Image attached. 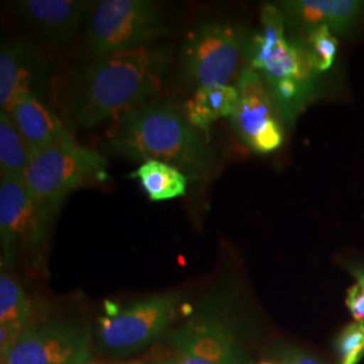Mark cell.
<instances>
[{"mask_svg":"<svg viewBox=\"0 0 364 364\" xmlns=\"http://www.w3.org/2000/svg\"><path fill=\"white\" fill-rule=\"evenodd\" d=\"M170 63L171 49L156 43L95 58L72 81L68 117L84 129L115 122L158 93Z\"/></svg>","mask_w":364,"mask_h":364,"instance_id":"cell-1","label":"cell"},{"mask_svg":"<svg viewBox=\"0 0 364 364\" xmlns=\"http://www.w3.org/2000/svg\"><path fill=\"white\" fill-rule=\"evenodd\" d=\"M105 147L131 161L169 164L197 181L210 178L215 169L208 139L168 100H149L117 119L107 131Z\"/></svg>","mask_w":364,"mask_h":364,"instance_id":"cell-2","label":"cell"},{"mask_svg":"<svg viewBox=\"0 0 364 364\" xmlns=\"http://www.w3.org/2000/svg\"><path fill=\"white\" fill-rule=\"evenodd\" d=\"M248 66L259 73L281 119L293 124L316 93V72L302 41L287 36V19L278 6L260 11V30L248 42Z\"/></svg>","mask_w":364,"mask_h":364,"instance_id":"cell-3","label":"cell"},{"mask_svg":"<svg viewBox=\"0 0 364 364\" xmlns=\"http://www.w3.org/2000/svg\"><path fill=\"white\" fill-rule=\"evenodd\" d=\"M107 169L103 154L77 144L69 132L33 154L25 182L43 224L52 230L66 197L80 188L105 182Z\"/></svg>","mask_w":364,"mask_h":364,"instance_id":"cell-4","label":"cell"},{"mask_svg":"<svg viewBox=\"0 0 364 364\" xmlns=\"http://www.w3.org/2000/svg\"><path fill=\"white\" fill-rule=\"evenodd\" d=\"M168 34L166 16L149 0H100L92 3L87 50L97 58L149 45Z\"/></svg>","mask_w":364,"mask_h":364,"instance_id":"cell-5","label":"cell"},{"mask_svg":"<svg viewBox=\"0 0 364 364\" xmlns=\"http://www.w3.org/2000/svg\"><path fill=\"white\" fill-rule=\"evenodd\" d=\"M243 31L232 22L207 19L188 31L181 48L186 81L196 88L230 85L245 52Z\"/></svg>","mask_w":364,"mask_h":364,"instance_id":"cell-6","label":"cell"},{"mask_svg":"<svg viewBox=\"0 0 364 364\" xmlns=\"http://www.w3.org/2000/svg\"><path fill=\"white\" fill-rule=\"evenodd\" d=\"M235 87L239 99L230 123L239 141L258 154L279 149L285 134L279 122L281 115L264 80L257 70L246 66L239 72Z\"/></svg>","mask_w":364,"mask_h":364,"instance_id":"cell-7","label":"cell"},{"mask_svg":"<svg viewBox=\"0 0 364 364\" xmlns=\"http://www.w3.org/2000/svg\"><path fill=\"white\" fill-rule=\"evenodd\" d=\"M177 308L178 296L174 293L139 299L123 312L99 320V343L115 355L141 350L173 323Z\"/></svg>","mask_w":364,"mask_h":364,"instance_id":"cell-8","label":"cell"},{"mask_svg":"<svg viewBox=\"0 0 364 364\" xmlns=\"http://www.w3.org/2000/svg\"><path fill=\"white\" fill-rule=\"evenodd\" d=\"M50 230L41 220L25 178H0L1 263L14 267L22 250L38 251Z\"/></svg>","mask_w":364,"mask_h":364,"instance_id":"cell-9","label":"cell"},{"mask_svg":"<svg viewBox=\"0 0 364 364\" xmlns=\"http://www.w3.org/2000/svg\"><path fill=\"white\" fill-rule=\"evenodd\" d=\"M1 364H92L90 340L64 323L28 326Z\"/></svg>","mask_w":364,"mask_h":364,"instance_id":"cell-10","label":"cell"},{"mask_svg":"<svg viewBox=\"0 0 364 364\" xmlns=\"http://www.w3.org/2000/svg\"><path fill=\"white\" fill-rule=\"evenodd\" d=\"M19 15L41 37L53 43H68L78 34L92 3L80 0H22L15 4Z\"/></svg>","mask_w":364,"mask_h":364,"instance_id":"cell-11","label":"cell"},{"mask_svg":"<svg viewBox=\"0 0 364 364\" xmlns=\"http://www.w3.org/2000/svg\"><path fill=\"white\" fill-rule=\"evenodd\" d=\"M285 19L309 31L326 26L335 34L350 31L363 16L360 0H287L277 4Z\"/></svg>","mask_w":364,"mask_h":364,"instance_id":"cell-12","label":"cell"},{"mask_svg":"<svg viewBox=\"0 0 364 364\" xmlns=\"http://www.w3.org/2000/svg\"><path fill=\"white\" fill-rule=\"evenodd\" d=\"M38 65L26 45L18 39L9 41L0 49V108L10 112L18 99L37 93Z\"/></svg>","mask_w":364,"mask_h":364,"instance_id":"cell-13","label":"cell"},{"mask_svg":"<svg viewBox=\"0 0 364 364\" xmlns=\"http://www.w3.org/2000/svg\"><path fill=\"white\" fill-rule=\"evenodd\" d=\"M174 343L185 355L216 364H235L234 343L225 326L212 316L197 317L176 333Z\"/></svg>","mask_w":364,"mask_h":364,"instance_id":"cell-14","label":"cell"},{"mask_svg":"<svg viewBox=\"0 0 364 364\" xmlns=\"http://www.w3.org/2000/svg\"><path fill=\"white\" fill-rule=\"evenodd\" d=\"M7 114L13 119L14 124L25 138L33 154L55 144L68 134L60 119L37 93H28L18 99Z\"/></svg>","mask_w":364,"mask_h":364,"instance_id":"cell-15","label":"cell"},{"mask_svg":"<svg viewBox=\"0 0 364 364\" xmlns=\"http://www.w3.org/2000/svg\"><path fill=\"white\" fill-rule=\"evenodd\" d=\"M235 85H205L196 88L182 111L188 122L210 141V127L223 117H232L237 105Z\"/></svg>","mask_w":364,"mask_h":364,"instance_id":"cell-16","label":"cell"},{"mask_svg":"<svg viewBox=\"0 0 364 364\" xmlns=\"http://www.w3.org/2000/svg\"><path fill=\"white\" fill-rule=\"evenodd\" d=\"M131 178L141 182L150 201H166L185 195L188 177L181 170L161 161H146L130 173Z\"/></svg>","mask_w":364,"mask_h":364,"instance_id":"cell-17","label":"cell"},{"mask_svg":"<svg viewBox=\"0 0 364 364\" xmlns=\"http://www.w3.org/2000/svg\"><path fill=\"white\" fill-rule=\"evenodd\" d=\"M33 151L7 112H0V177L25 178Z\"/></svg>","mask_w":364,"mask_h":364,"instance_id":"cell-18","label":"cell"},{"mask_svg":"<svg viewBox=\"0 0 364 364\" xmlns=\"http://www.w3.org/2000/svg\"><path fill=\"white\" fill-rule=\"evenodd\" d=\"M33 313L23 287L9 273L0 275V326L23 332Z\"/></svg>","mask_w":364,"mask_h":364,"instance_id":"cell-19","label":"cell"},{"mask_svg":"<svg viewBox=\"0 0 364 364\" xmlns=\"http://www.w3.org/2000/svg\"><path fill=\"white\" fill-rule=\"evenodd\" d=\"M302 42L318 75L332 68L336 60L338 46L335 33L326 26L314 27L306 31V38Z\"/></svg>","mask_w":364,"mask_h":364,"instance_id":"cell-20","label":"cell"},{"mask_svg":"<svg viewBox=\"0 0 364 364\" xmlns=\"http://www.w3.org/2000/svg\"><path fill=\"white\" fill-rule=\"evenodd\" d=\"M341 364H356L364 355V323L347 326L338 338Z\"/></svg>","mask_w":364,"mask_h":364,"instance_id":"cell-21","label":"cell"},{"mask_svg":"<svg viewBox=\"0 0 364 364\" xmlns=\"http://www.w3.org/2000/svg\"><path fill=\"white\" fill-rule=\"evenodd\" d=\"M347 306L356 323H364V287L356 282L348 289Z\"/></svg>","mask_w":364,"mask_h":364,"instance_id":"cell-22","label":"cell"},{"mask_svg":"<svg viewBox=\"0 0 364 364\" xmlns=\"http://www.w3.org/2000/svg\"><path fill=\"white\" fill-rule=\"evenodd\" d=\"M282 364H323L317 360H314L312 358L308 356H302L299 353H289L284 359H282Z\"/></svg>","mask_w":364,"mask_h":364,"instance_id":"cell-23","label":"cell"},{"mask_svg":"<svg viewBox=\"0 0 364 364\" xmlns=\"http://www.w3.org/2000/svg\"><path fill=\"white\" fill-rule=\"evenodd\" d=\"M168 364H216L205 360V359H201V358H197V356H192V355H185L181 353L180 356H177L176 359L170 360Z\"/></svg>","mask_w":364,"mask_h":364,"instance_id":"cell-24","label":"cell"},{"mask_svg":"<svg viewBox=\"0 0 364 364\" xmlns=\"http://www.w3.org/2000/svg\"><path fill=\"white\" fill-rule=\"evenodd\" d=\"M353 274H355L358 282L364 287V269H356V270H353Z\"/></svg>","mask_w":364,"mask_h":364,"instance_id":"cell-25","label":"cell"},{"mask_svg":"<svg viewBox=\"0 0 364 364\" xmlns=\"http://www.w3.org/2000/svg\"><path fill=\"white\" fill-rule=\"evenodd\" d=\"M260 364H273V363H260Z\"/></svg>","mask_w":364,"mask_h":364,"instance_id":"cell-26","label":"cell"}]
</instances>
